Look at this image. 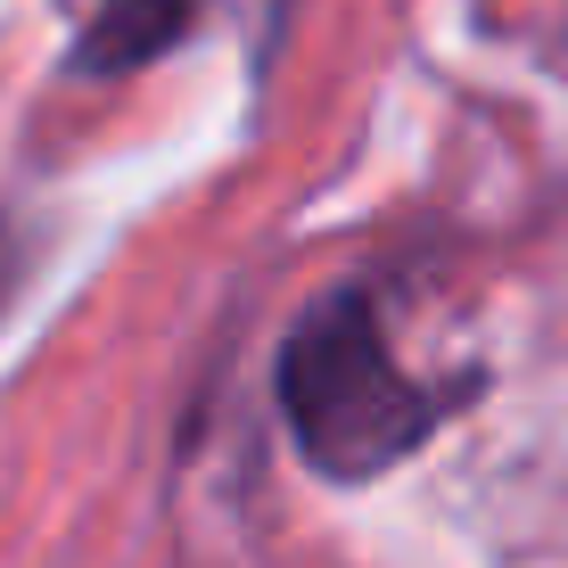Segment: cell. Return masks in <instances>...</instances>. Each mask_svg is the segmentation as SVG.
Listing matches in <instances>:
<instances>
[{
    "instance_id": "1",
    "label": "cell",
    "mask_w": 568,
    "mask_h": 568,
    "mask_svg": "<svg viewBox=\"0 0 568 568\" xmlns=\"http://www.w3.org/2000/svg\"><path fill=\"white\" fill-rule=\"evenodd\" d=\"M478 371L454 379H413L387 346V322L371 305V288H322L281 338L272 363V404L288 420V445L313 478L329 486H371L387 469H404L437 437L462 404H478Z\"/></svg>"
},
{
    "instance_id": "3",
    "label": "cell",
    "mask_w": 568,
    "mask_h": 568,
    "mask_svg": "<svg viewBox=\"0 0 568 568\" xmlns=\"http://www.w3.org/2000/svg\"><path fill=\"white\" fill-rule=\"evenodd\" d=\"M26 272H33V223H26V214H9V206H0V313L17 305Z\"/></svg>"
},
{
    "instance_id": "2",
    "label": "cell",
    "mask_w": 568,
    "mask_h": 568,
    "mask_svg": "<svg viewBox=\"0 0 568 568\" xmlns=\"http://www.w3.org/2000/svg\"><path fill=\"white\" fill-rule=\"evenodd\" d=\"M214 9H223V0H91L83 26H74L67 74H83V83L141 74V67H156V58L182 50Z\"/></svg>"
}]
</instances>
